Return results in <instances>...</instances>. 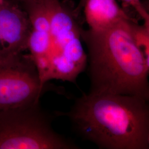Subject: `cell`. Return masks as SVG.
<instances>
[{
  "mask_svg": "<svg viewBox=\"0 0 149 149\" xmlns=\"http://www.w3.org/2000/svg\"><path fill=\"white\" fill-rule=\"evenodd\" d=\"M149 101L136 96L90 92L76 99L65 116L82 138L101 149H149Z\"/></svg>",
  "mask_w": 149,
  "mask_h": 149,
  "instance_id": "1",
  "label": "cell"
},
{
  "mask_svg": "<svg viewBox=\"0 0 149 149\" xmlns=\"http://www.w3.org/2000/svg\"><path fill=\"white\" fill-rule=\"evenodd\" d=\"M130 20L101 30L81 29L87 48L90 92L136 96L149 100V64L135 43Z\"/></svg>",
  "mask_w": 149,
  "mask_h": 149,
  "instance_id": "2",
  "label": "cell"
},
{
  "mask_svg": "<svg viewBox=\"0 0 149 149\" xmlns=\"http://www.w3.org/2000/svg\"><path fill=\"white\" fill-rule=\"evenodd\" d=\"M52 116L39 102L0 111V149H77L73 141L58 133Z\"/></svg>",
  "mask_w": 149,
  "mask_h": 149,
  "instance_id": "3",
  "label": "cell"
},
{
  "mask_svg": "<svg viewBox=\"0 0 149 149\" xmlns=\"http://www.w3.org/2000/svg\"><path fill=\"white\" fill-rule=\"evenodd\" d=\"M50 24V67L46 82L55 79L75 83L87 65V55L81 40V29L59 0L47 1Z\"/></svg>",
  "mask_w": 149,
  "mask_h": 149,
  "instance_id": "4",
  "label": "cell"
},
{
  "mask_svg": "<svg viewBox=\"0 0 149 149\" xmlns=\"http://www.w3.org/2000/svg\"><path fill=\"white\" fill-rule=\"evenodd\" d=\"M43 89L30 54H21L0 64V111L39 102Z\"/></svg>",
  "mask_w": 149,
  "mask_h": 149,
  "instance_id": "5",
  "label": "cell"
},
{
  "mask_svg": "<svg viewBox=\"0 0 149 149\" xmlns=\"http://www.w3.org/2000/svg\"><path fill=\"white\" fill-rule=\"evenodd\" d=\"M31 25L27 13L13 1L0 3V34L7 58L16 57L27 49Z\"/></svg>",
  "mask_w": 149,
  "mask_h": 149,
  "instance_id": "6",
  "label": "cell"
},
{
  "mask_svg": "<svg viewBox=\"0 0 149 149\" xmlns=\"http://www.w3.org/2000/svg\"><path fill=\"white\" fill-rule=\"evenodd\" d=\"M83 9L89 29L93 30L106 29L133 19L116 0H87Z\"/></svg>",
  "mask_w": 149,
  "mask_h": 149,
  "instance_id": "7",
  "label": "cell"
},
{
  "mask_svg": "<svg viewBox=\"0 0 149 149\" xmlns=\"http://www.w3.org/2000/svg\"><path fill=\"white\" fill-rule=\"evenodd\" d=\"M51 43L50 32L31 29L28 39L27 49L29 50L30 55L32 59H38L43 57L48 58Z\"/></svg>",
  "mask_w": 149,
  "mask_h": 149,
  "instance_id": "8",
  "label": "cell"
},
{
  "mask_svg": "<svg viewBox=\"0 0 149 149\" xmlns=\"http://www.w3.org/2000/svg\"><path fill=\"white\" fill-rule=\"evenodd\" d=\"M134 40L144 54L145 59L149 64V22H144L140 25L135 19L129 23Z\"/></svg>",
  "mask_w": 149,
  "mask_h": 149,
  "instance_id": "9",
  "label": "cell"
},
{
  "mask_svg": "<svg viewBox=\"0 0 149 149\" xmlns=\"http://www.w3.org/2000/svg\"><path fill=\"white\" fill-rule=\"evenodd\" d=\"M122 4L123 8L131 7L134 8L144 22H149V15L144 7L141 0H120Z\"/></svg>",
  "mask_w": 149,
  "mask_h": 149,
  "instance_id": "10",
  "label": "cell"
},
{
  "mask_svg": "<svg viewBox=\"0 0 149 149\" xmlns=\"http://www.w3.org/2000/svg\"><path fill=\"white\" fill-rule=\"evenodd\" d=\"M87 1V0H80L78 5L76 7L75 10H74V13L75 15V16H76L77 15H78L80 13L81 11L82 10V9L84 8V6L85 5Z\"/></svg>",
  "mask_w": 149,
  "mask_h": 149,
  "instance_id": "11",
  "label": "cell"
},
{
  "mask_svg": "<svg viewBox=\"0 0 149 149\" xmlns=\"http://www.w3.org/2000/svg\"><path fill=\"white\" fill-rule=\"evenodd\" d=\"M8 59H9V58H7L6 57L5 52H4V50H3L2 39H1V34H0V60L5 61L6 60Z\"/></svg>",
  "mask_w": 149,
  "mask_h": 149,
  "instance_id": "12",
  "label": "cell"
},
{
  "mask_svg": "<svg viewBox=\"0 0 149 149\" xmlns=\"http://www.w3.org/2000/svg\"><path fill=\"white\" fill-rule=\"evenodd\" d=\"M45 1V0H13V1L17 3L18 5H19L20 6H22L28 2H34V1Z\"/></svg>",
  "mask_w": 149,
  "mask_h": 149,
  "instance_id": "13",
  "label": "cell"
},
{
  "mask_svg": "<svg viewBox=\"0 0 149 149\" xmlns=\"http://www.w3.org/2000/svg\"><path fill=\"white\" fill-rule=\"evenodd\" d=\"M5 61H1V60H0V64H1V63H2L3 62H4Z\"/></svg>",
  "mask_w": 149,
  "mask_h": 149,
  "instance_id": "14",
  "label": "cell"
},
{
  "mask_svg": "<svg viewBox=\"0 0 149 149\" xmlns=\"http://www.w3.org/2000/svg\"><path fill=\"white\" fill-rule=\"evenodd\" d=\"M2 1H3V0H0V3L2 2Z\"/></svg>",
  "mask_w": 149,
  "mask_h": 149,
  "instance_id": "15",
  "label": "cell"
}]
</instances>
